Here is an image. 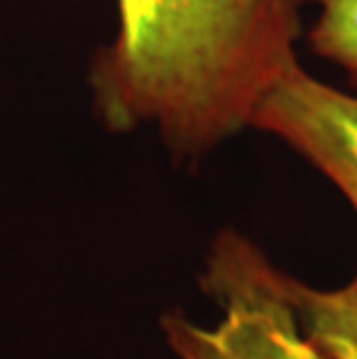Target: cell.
I'll list each match as a JSON object with an SVG mask.
<instances>
[{
    "label": "cell",
    "mask_w": 357,
    "mask_h": 359,
    "mask_svg": "<svg viewBox=\"0 0 357 359\" xmlns=\"http://www.w3.org/2000/svg\"><path fill=\"white\" fill-rule=\"evenodd\" d=\"M309 0H116L114 40L90 56V102L109 133L142 126L177 163L250 128L299 63Z\"/></svg>",
    "instance_id": "cell-1"
},
{
    "label": "cell",
    "mask_w": 357,
    "mask_h": 359,
    "mask_svg": "<svg viewBox=\"0 0 357 359\" xmlns=\"http://www.w3.org/2000/svg\"><path fill=\"white\" fill-rule=\"evenodd\" d=\"M200 285L223 318L200 327L167 313L161 325L179 359H330L302 332L281 269L239 232L214 239Z\"/></svg>",
    "instance_id": "cell-2"
},
{
    "label": "cell",
    "mask_w": 357,
    "mask_h": 359,
    "mask_svg": "<svg viewBox=\"0 0 357 359\" xmlns=\"http://www.w3.org/2000/svg\"><path fill=\"white\" fill-rule=\"evenodd\" d=\"M250 128L302 156L357 211V93L316 79L297 63L262 97Z\"/></svg>",
    "instance_id": "cell-3"
},
{
    "label": "cell",
    "mask_w": 357,
    "mask_h": 359,
    "mask_svg": "<svg viewBox=\"0 0 357 359\" xmlns=\"http://www.w3.org/2000/svg\"><path fill=\"white\" fill-rule=\"evenodd\" d=\"M302 332L330 359H357V287L316 290L281 271Z\"/></svg>",
    "instance_id": "cell-4"
},
{
    "label": "cell",
    "mask_w": 357,
    "mask_h": 359,
    "mask_svg": "<svg viewBox=\"0 0 357 359\" xmlns=\"http://www.w3.org/2000/svg\"><path fill=\"white\" fill-rule=\"evenodd\" d=\"M316 7L307 42L316 56L341 67L357 88V0H309Z\"/></svg>",
    "instance_id": "cell-5"
},
{
    "label": "cell",
    "mask_w": 357,
    "mask_h": 359,
    "mask_svg": "<svg viewBox=\"0 0 357 359\" xmlns=\"http://www.w3.org/2000/svg\"><path fill=\"white\" fill-rule=\"evenodd\" d=\"M353 285H355V287H357V276H355V280H353Z\"/></svg>",
    "instance_id": "cell-6"
}]
</instances>
